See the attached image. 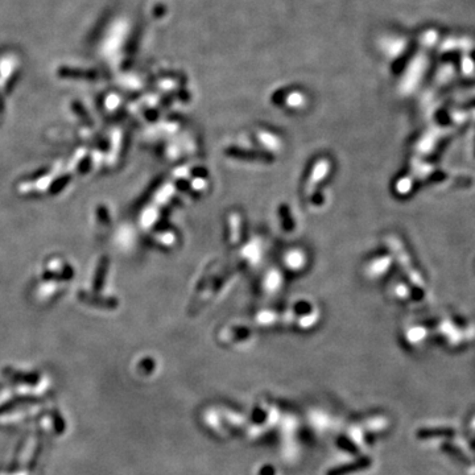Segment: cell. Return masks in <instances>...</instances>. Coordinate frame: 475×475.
I'll return each mask as SVG.
<instances>
[{
  "label": "cell",
  "mask_w": 475,
  "mask_h": 475,
  "mask_svg": "<svg viewBox=\"0 0 475 475\" xmlns=\"http://www.w3.org/2000/svg\"><path fill=\"white\" fill-rule=\"evenodd\" d=\"M368 466V461L364 459L362 462H355V463L348 464V466H345V467H339L335 468V470H331L329 472V475H345L346 472H351V471H356V470H360L363 467H367Z\"/></svg>",
  "instance_id": "cell-1"
}]
</instances>
